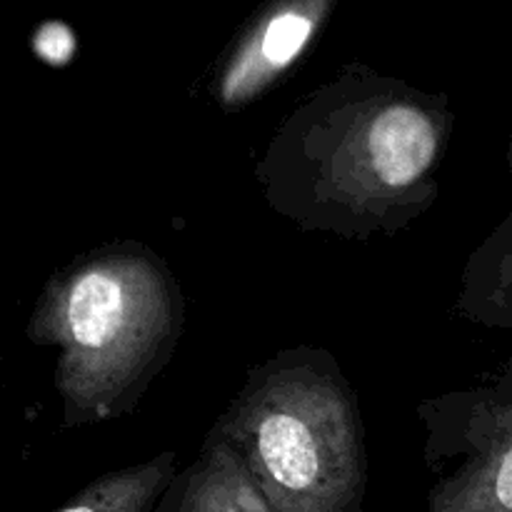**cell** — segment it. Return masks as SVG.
Masks as SVG:
<instances>
[{
	"label": "cell",
	"instance_id": "cell-8",
	"mask_svg": "<svg viewBox=\"0 0 512 512\" xmlns=\"http://www.w3.org/2000/svg\"><path fill=\"white\" fill-rule=\"evenodd\" d=\"M175 478L178 455L168 450L145 463L100 475L55 512H153Z\"/></svg>",
	"mask_w": 512,
	"mask_h": 512
},
{
	"label": "cell",
	"instance_id": "cell-2",
	"mask_svg": "<svg viewBox=\"0 0 512 512\" xmlns=\"http://www.w3.org/2000/svg\"><path fill=\"white\" fill-rule=\"evenodd\" d=\"M185 298L163 258L138 240L78 255L40 290L28 338L55 348L53 383L65 428L138 408L178 350Z\"/></svg>",
	"mask_w": 512,
	"mask_h": 512
},
{
	"label": "cell",
	"instance_id": "cell-5",
	"mask_svg": "<svg viewBox=\"0 0 512 512\" xmlns=\"http://www.w3.org/2000/svg\"><path fill=\"white\" fill-rule=\"evenodd\" d=\"M338 0H263L218 60L210 93L223 110L248 108L303 60Z\"/></svg>",
	"mask_w": 512,
	"mask_h": 512
},
{
	"label": "cell",
	"instance_id": "cell-10",
	"mask_svg": "<svg viewBox=\"0 0 512 512\" xmlns=\"http://www.w3.org/2000/svg\"><path fill=\"white\" fill-rule=\"evenodd\" d=\"M505 158H508V168H510V175H512V128H510V140H508V153H505Z\"/></svg>",
	"mask_w": 512,
	"mask_h": 512
},
{
	"label": "cell",
	"instance_id": "cell-6",
	"mask_svg": "<svg viewBox=\"0 0 512 512\" xmlns=\"http://www.w3.org/2000/svg\"><path fill=\"white\" fill-rule=\"evenodd\" d=\"M153 512H273L228 443L210 430Z\"/></svg>",
	"mask_w": 512,
	"mask_h": 512
},
{
	"label": "cell",
	"instance_id": "cell-4",
	"mask_svg": "<svg viewBox=\"0 0 512 512\" xmlns=\"http://www.w3.org/2000/svg\"><path fill=\"white\" fill-rule=\"evenodd\" d=\"M428 512H512V355L483 383L418 405Z\"/></svg>",
	"mask_w": 512,
	"mask_h": 512
},
{
	"label": "cell",
	"instance_id": "cell-7",
	"mask_svg": "<svg viewBox=\"0 0 512 512\" xmlns=\"http://www.w3.org/2000/svg\"><path fill=\"white\" fill-rule=\"evenodd\" d=\"M458 310L473 323L512 330V210L470 258Z\"/></svg>",
	"mask_w": 512,
	"mask_h": 512
},
{
	"label": "cell",
	"instance_id": "cell-9",
	"mask_svg": "<svg viewBox=\"0 0 512 512\" xmlns=\"http://www.w3.org/2000/svg\"><path fill=\"white\" fill-rule=\"evenodd\" d=\"M30 45H33L35 58L53 65V68H63L75 58L78 38L63 20H45V23L35 25Z\"/></svg>",
	"mask_w": 512,
	"mask_h": 512
},
{
	"label": "cell",
	"instance_id": "cell-3",
	"mask_svg": "<svg viewBox=\"0 0 512 512\" xmlns=\"http://www.w3.org/2000/svg\"><path fill=\"white\" fill-rule=\"evenodd\" d=\"M210 430L273 512H363V415L328 350L300 345L255 365Z\"/></svg>",
	"mask_w": 512,
	"mask_h": 512
},
{
	"label": "cell",
	"instance_id": "cell-1",
	"mask_svg": "<svg viewBox=\"0 0 512 512\" xmlns=\"http://www.w3.org/2000/svg\"><path fill=\"white\" fill-rule=\"evenodd\" d=\"M453 128L445 95L348 63L285 115L255 180L305 233L393 238L438 200Z\"/></svg>",
	"mask_w": 512,
	"mask_h": 512
}]
</instances>
